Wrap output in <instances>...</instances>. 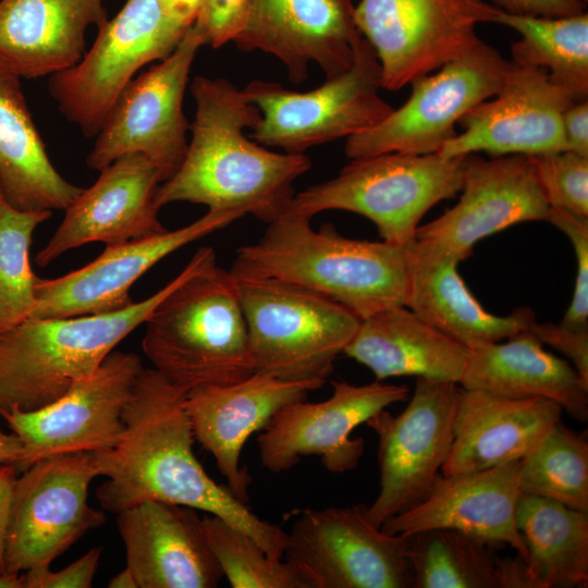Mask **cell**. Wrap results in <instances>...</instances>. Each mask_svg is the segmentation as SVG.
I'll return each mask as SVG.
<instances>
[{
	"label": "cell",
	"mask_w": 588,
	"mask_h": 588,
	"mask_svg": "<svg viewBox=\"0 0 588 588\" xmlns=\"http://www.w3.org/2000/svg\"><path fill=\"white\" fill-rule=\"evenodd\" d=\"M185 396L154 368L140 371L123 412L120 441L94 453L99 476L107 478L96 490L99 504L115 514L144 501L185 505L221 517L268 556L283 559L286 531L218 485L194 455Z\"/></svg>",
	"instance_id": "cell-1"
},
{
	"label": "cell",
	"mask_w": 588,
	"mask_h": 588,
	"mask_svg": "<svg viewBox=\"0 0 588 588\" xmlns=\"http://www.w3.org/2000/svg\"><path fill=\"white\" fill-rule=\"evenodd\" d=\"M191 91L195 117L185 157L162 182L155 203L188 201L208 210L252 215L269 224L282 217L294 196V182L309 171L304 154L277 152L246 136L260 120L259 109L225 78L196 76Z\"/></svg>",
	"instance_id": "cell-2"
},
{
	"label": "cell",
	"mask_w": 588,
	"mask_h": 588,
	"mask_svg": "<svg viewBox=\"0 0 588 588\" xmlns=\"http://www.w3.org/2000/svg\"><path fill=\"white\" fill-rule=\"evenodd\" d=\"M230 272L296 284L363 320L405 306L408 255L406 247L384 241L345 237L331 223L316 231L310 219L285 213L257 242L238 248Z\"/></svg>",
	"instance_id": "cell-3"
},
{
	"label": "cell",
	"mask_w": 588,
	"mask_h": 588,
	"mask_svg": "<svg viewBox=\"0 0 588 588\" xmlns=\"http://www.w3.org/2000/svg\"><path fill=\"white\" fill-rule=\"evenodd\" d=\"M142 348L186 392L241 381L255 372L244 314L230 271L212 247L197 249L184 278L145 321Z\"/></svg>",
	"instance_id": "cell-4"
},
{
	"label": "cell",
	"mask_w": 588,
	"mask_h": 588,
	"mask_svg": "<svg viewBox=\"0 0 588 588\" xmlns=\"http://www.w3.org/2000/svg\"><path fill=\"white\" fill-rule=\"evenodd\" d=\"M185 274L186 266L162 289L121 310L29 318L0 333V416L48 405L94 373Z\"/></svg>",
	"instance_id": "cell-5"
},
{
	"label": "cell",
	"mask_w": 588,
	"mask_h": 588,
	"mask_svg": "<svg viewBox=\"0 0 588 588\" xmlns=\"http://www.w3.org/2000/svg\"><path fill=\"white\" fill-rule=\"evenodd\" d=\"M466 157L385 152L353 159L336 176L294 194L285 213L311 220L326 210L354 212L373 222L382 241L408 247L427 211L461 192Z\"/></svg>",
	"instance_id": "cell-6"
},
{
	"label": "cell",
	"mask_w": 588,
	"mask_h": 588,
	"mask_svg": "<svg viewBox=\"0 0 588 588\" xmlns=\"http://www.w3.org/2000/svg\"><path fill=\"white\" fill-rule=\"evenodd\" d=\"M231 275L255 371L287 381L326 383L362 320L331 298L296 284Z\"/></svg>",
	"instance_id": "cell-7"
},
{
	"label": "cell",
	"mask_w": 588,
	"mask_h": 588,
	"mask_svg": "<svg viewBox=\"0 0 588 588\" xmlns=\"http://www.w3.org/2000/svg\"><path fill=\"white\" fill-rule=\"evenodd\" d=\"M189 27L167 0H126L82 60L50 76L60 112L85 137H95L137 72L170 56Z\"/></svg>",
	"instance_id": "cell-8"
},
{
	"label": "cell",
	"mask_w": 588,
	"mask_h": 588,
	"mask_svg": "<svg viewBox=\"0 0 588 588\" xmlns=\"http://www.w3.org/2000/svg\"><path fill=\"white\" fill-rule=\"evenodd\" d=\"M381 88L378 58L360 36L352 65L315 89L301 93L259 79L242 91L260 111L252 138L266 147L304 154L380 123L393 110L379 95Z\"/></svg>",
	"instance_id": "cell-9"
},
{
	"label": "cell",
	"mask_w": 588,
	"mask_h": 588,
	"mask_svg": "<svg viewBox=\"0 0 588 588\" xmlns=\"http://www.w3.org/2000/svg\"><path fill=\"white\" fill-rule=\"evenodd\" d=\"M510 61L481 39L466 53L411 83L407 101L373 127L346 138L351 160L385 152H439L455 125L504 83Z\"/></svg>",
	"instance_id": "cell-10"
},
{
	"label": "cell",
	"mask_w": 588,
	"mask_h": 588,
	"mask_svg": "<svg viewBox=\"0 0 588 588\" xmlns=\"http://www.w3.org/2000/svg\"><path fill=\"white\" fill-rule=\"evenodd\" d=\"M408 536L367 516V505L304 509L286 532L283 560L307 588H412Z\"/></svg>",
	"instance_id": "cell-11"
},
{
	"label": "cell",
	"mask_w": 588,
	"mask_h": 588,
	"mask_svg": "<svg viewBox=\"0 0 588 588\" xmlns=\"http://www.w3.org/2000/svg\"><path fill=\"white\" fill-rule=\"evenodd\" d=\"M495 11L486 0H360L354 21L378 58L382 88L396 91L470 50Z\"/></svg>",
	"instance_id": "cell-12"
},
{
	"label": "cell",
	"mask_w": 588,
	"mask_h": 588,
	"mask_svg": "<svg viewBox=\"0 0 588 588\" xmlns=\"http://www.w3.org/2000/svg\"><path fill=\"white\" fill-rule=\"evenodd\" d=\"M16 477L7 534V573L50 567L88 530L106 522L88 504V488L98 474L94 453L45 457Z\"/></svg>",
	"instance_id": "cell-13"
},
{
	"label": "cell",
	"mask_w": 588,
	"mask_h": 588,
	"mask_svg": "<svg viewBox=\"0 0 588 588\" xmlns=\"http://www.w3.org/2000/svg\"><path fill=\"white\" fill-rule=\"evenodd\" d=\"M204 45L191 26L170 56L126 85L95 136L86 159L90 169L100 171L121 156L140 154L158 168L162 182L177 171L188 146L184 94Z\"/></svg>",
	"instance_id": "cell-14"
},
{
	"label": "cell",
	"mask_w": 588,
	"mask_h": 588,
	"mask_svg": "<svg viewBox=\"0 0 588 588\" xmlns=\"http://www.w3.org/2000/svg\"><path fill=\"white\" fill-rule=\"evenodd\" d=\"M458 389L417 377L401 414L383 409L367 420L378 437L379 492L367 506L376 526L421 501L440 475L453 441Z\"/></svg>",
	"instance_id": "cell-15"
},
{
	"label": "cell",
	"mask_w": 588,
	"mask_h": 588,
	"mask_svg": "<svg viewBox=\"0 0 588 588\" xmlns=\"http://www.w3.org/2000/svg\"><path fill=\"white\" fill-rule=\"evenodd\" d=\"M324 401L301 400L280 408L257 437L261 464L271 473L287 471L304 456H318L324 468L343 474L357 467L363 438H351L362 424L392 404L408 399V388L373 381L355 385L332 381Z\"/></svg>",
	"instance_id": "cell-16"
},
{
	"label": "cell",
	"mask_w": 588,
	"mask_h": 588,
	"mask_svg": "<svg viewBox=\"0 0 588 588\" xmlns=\"http://www.w3.org/2000/svg\"><path fill=\"white\" fill-rule=\"evenodd\" d=\"M143 369L138 355L111 352L94 373L52 403L2 414L25 449L21 470L48 456L114 446L124 430L125 405Z\"/></svg>",
	"instance_id": "cell-17"
},
{
	"label": "cell",
	"mask_w": 588,
	"mask_h": 588,
	"mask_svg": "<svg viewBox=\"0 0 588 588\" xmlns=\"http://www.w3.org/2000/svg\"><path fill=\"white\" fill-rule=\"evenodd\" d=\"M575 101L546 70L510 61L499 91L462 117L463 132L438 154L443 158L478 151L531 157L566 150L562 115Z\"/></svg>",
	"instance_id": "cell-18"
},
{
	"label": "cell",
	"mask_w": 588,
	"mask_h": 588,
	"mask_svg": "<svg viewBox=\"0 0 588 588\" xmlns=\"http://www.w3.org/2000/svg\"><path fill=\"white\" fill-rule=\"evenodd\" d=\"M462 195L437 219L419 225L416 241L460 262L481 238L517 223L547 221L550 209L530 157H466Z\"/></svg>",
	"instance_id": "cell-19"
},
{
	"label": "cell",
	"mask_w": 588,
	"mask_h": 588,
	"mask_svg": "<svg viewBox=\"0 0 588 588\" xmlns=\"http://www.w3.org/2000/svg\"><path fill=\"white\" fill-rule=\"evenodd\" d=\"M238 212L208 210L180 229L106 245L93 261L64 275L36 282L32 318L74 317L121 310L134 302L131 287L163 258L242 218Z\"/></svg>",
	"instance_id": "cell-20"
},
{
	"label": "cell",
	"mask_w": 588,
	"mask_h": 588,
	"mask_svg": "<svg viewBox=\"0 0 588 588\" xmlns=\"http://www.w3.org/2000/svg\"><path fill=\"white\" fill-rule=\"evenodd\" d=\"M161 183L160 171L144 155L119 157L64 210L60 225L36 254V264L44 268L88 243L111 245L164 232L155 203Z\"/></svg>",
	"instance_id": "cell-21"
},
{
	"label": "cell",
	"mask_w": 588,
	"mask_h": 588,
	"mask_svg": "<svg viewBox=\"0 0 588 588\" xmlns=\"http://www.w3.org/2000/svg\"><path fill=\"white\" fill-rule=\"evenodd\" d=\"M352 0H252L246 24L234 42L259 50L284 65L291 82L307 78L309 63L331 78L353 63L362 36Z\"/></svg>",
	"instance_id": "cell-22"
},
{
	"label": "cell",
	"mask_w": 588,
	"mask_h": 588,
	"mask_svg": "<svg viewBox=\"0 0 588 588\" xmlns=\"http://www.w3.org/2000/svg\"><path fill=\"white\" fill-rule=\"evenodd\" d=\"M324 383L287 381L255 371L235 383L207 385L186 392L184 406L195 440L215 458L228 488L248 504L252 477L241 465V455L248 438L261 431L283 406L306 400L309 392Z\"/></svg>",
	"instance_id": "cell-23"
},
{
	"label": "cell",
	"mask_w": 588,
	"mask_h": 588,
	"mask_svg": "<svg viewBox=\"0 0 588 588\" xmlns=\"http://www.w3.org/2000/svg\"><path fill=\"white\" fill-rule=\"evenodd\" d=\"M519 461L488 469L437 477L427 495L385 520L393 535L429 529H452L495 546L507 544L526 563L527 549L516 526L520 495Z\"/></svg>",
	"instance_id": "cell-24"
},
{
	"label": "cell",
	"mask_w": 588,
	"mask_h": 588,
	"mask_svg": "<svg viewBox=\"0 0 588 588\" xmlns=\"http://www.w3.org/2000/svg\"><path fill=\"white\" fill-rule=\"evenodd\" d=\"M197 510L144 501L119 512L126 566L138 588H215L223 577Z\"/></svg>",
	"instance_id": "cell-25"
},
{
	"label": "cell",
	"mask_w": 588,
	"mask_h": 588,
	"mask_svg": "<svg viewBox=\"0 0 588 588\" xmlns=\"http://www.w3.org/2000/svg\"><path fill=\"white\" fill-rule=\"evenodd\" d=\"M562 407L548 399H512L458 389L453 441L441 474L488 469L520 461L561 420Z\"/></svg>",
	"instance_id": "cell-26"
},
{
	"label": "cell",
	"mask_w": 588,
	"mask_h": 588,
	"mask_svg": "<svg viewBox=\"0 0 588 588\" xmlns=\"http://www.w3.org/2000/svg\"><path fill=\"white\" fill-rule=\"evenodd\" d=\"M108 21L103 0H0V61L21 78L51 76L86 53Z\"/></svg>",
	"instance_id": "cell-27"
},
{
	"label": "cell",
	"mask_w": 588,
	"mask_h": 588,
	"mask_svg": "<svg viewBox=\"0 0 588 588\" xmlns=\"http://www.w3.org/2000/svg\"><path fill=\"white\" fill-rule=\"evenodd\" d=\"M407 249L408 283L405 306L424 321L468 348L500 342L530 329L536 321L529 308L507 316L486 310L458 273L451 255L415 241Z\"/></svg>",
	"instance_id": "cell-28"
},
{
	"label": "cell",
	"mask_w": 588,
	"mask_h": 588,
	"mask_svg": "<svg viewBox=\"0 0 588 588\" xmlns=\"http://www.w3.org/2000/svg\"><path fill=\"white\" fill-rule=\"evenodd\" d=\"M512 399L543 397L558 403L572 418L588 419V381L574 366L543 348L530 329L506 342L469 347L461 383Z\"/></svg>",
	"instance_id": "cell-29"
},
{
	"label": "cell",
	"mask_w": 588,
	"mask_h": 588,
	"mask_svg": "<svg viewBox=\"0 0 588 588\" xmlns=\"http://www.w3.org/2000/svg\"><path fill=\"white\" fill-rule=\"evenodd\" d=\"M343 353L378 381L415 376L461 383L469 348L396 305L363 319Z\"/></svg>",
	"instance_id": "cell-30"
},
{
	"label": "cell",
	"mask_w": 588,
	"mask_h": 588,
	"mask_svg": "<svg viewBox=\"0 0 588 588\" xmlns=\"http://www.w3.org/2000/svg\"><path fill=\"white\" fill-rule=\"evenodd\" d=\"M51 163L23 94L21 77L0 61V192L23 211L65 210L79 195Z\"/></svg>",
	"instance_id": "cell-31"
},
{
	"label": "cell",
	"mask_w": 588,
	"mask_h": 588,
	"mask_svg": "<svg viewBox=\"0 0 588 588\" xmlns=\"http://www.w3.org/2000/svg\"><path fill=\"white\" fill-rule=\"evenodd\" d=\"M495 547L444 528L408 535L412 588H534L524 560L502 558Z\"/></svg>",
	"instance_id": "cell-32"
},
{
	"label": "cell",
	"mask_w": 588,
	"mask_h": 588,
	"mask_svg": "<svg viewBox=\"0 0 588 588\" xmlns=\"http://www.w3.org/2000/svg\"><path fill=\"white\" fill-rule=\"evenodd\" d=\"M516 526L527 549L534 588L588 586V512L520 493Z\"/></svg>",
	"instance_id": "cell-33"
},
{
	"label": "cell",
	"mask_w": 588,
	"mask_h": 588,
	"mask_svg": "<svg viewBox=\"0 0 588 588\" xmlns=\"http://www.w3.org/2000/svg\"><path fill=\"white\" fill-rule=\"evenodd\" d=\"M493 23L516 30L512 62L546 70L576 101L588 96V14L562 17L511 14L497 8Z\"/></svg>",
	"instance_id": "cell-34"
},
{
	"label": "cell",
	"mask_w": 588,
	"mask_h": 588,
	"mask_svg": "<svg viewBox=\"0 0 588 588\" xmlns=\"http://www.w3.org/2000/svg\"><path fill=\"white\" fill-rule=\"evenodd\" d=\"M522 493L588 512V442L558 421L518 464Z\"/></svg>",
	"instance_id": "cell-35"
},
{
	"label": "cell",
	"mask_w": 588,
	"mask_h": 588,
	"mask_svg": "<svg viewBox=\"0 0 588 588\" xmlns=\"http://www.w3.org/2000/svg\"><path fill=\"white\" fill-rule=\"evenodd\" d=\"M52 211H23L0 198V333L32 318L37 307L29 250L37 226Z\"/></svg>",
	"instance_id": "cell-36"
},
{
	"label": "cell",
	"mask_w": 588,
	"mask_h": 588,
	"mask_svg": "<svg viewBox=\"0 0 588 588\" xmlns=\"http://www.w3.org/2000/svg\"><path fill=\"white\" fill-rule=\"evenodd\" d=\"M203 526L211 552L232 588H307L287 562L272 559L245 532L206 514Z\"/></svg>",
	"instance_id": "cell-37"
},
{
	"label": "cell",
	"mask_w": 588,
	"mask_h": 588,
	"mask_svg": "<svg viewBox=\"0 0 588 588\" xmlns=\"http://www.w3.org/2000/svg\"><path fill=\"white\" fill-rule=\"evenodd\" d=\"M530 159L550 206L588 218V157L562 150Z\"/></svg>",
	"instance_id": "cell-38"
},
{
	"label": "cell",
	"mask_w": 588,
	"mask_h": 588,
	"mask_svg": "<svg viewBox=\"0 0 588 588\" xmlns=\"http://www.w3.org/2000/svg\"><path fill=\"white\" fill-rule=\"evenodd\" d=\"M547 221L568 237L576 257L573 297L559 324L572 330H588V218L550 206Z\"/></svg>",
	"instance_id": "cell-39"
},
{
	"label": "cell",
	"mask_w": 588,
	"mask_h": 588,
	"mask_svg": "<svg viewBox=\"0 0 588 588\" xmlns=\"http://www.w3.org/2000/svg\"><path fill=\"white\" fill-rule=\"evenodd\" d=\"M252 0H201L192 27L201 36L205 45L218 49L243 30Z\"/></svg>",
	"instance_id": "cell-40"
},
{
	"label": "cell",
	"mask_w": 588,
	"mask_h": 588,
	"mask_svg": "<svg viewBox=\"0 0 588 588\" xmlns=\"http://www.w3.org/2000/svg\"><path fill=\"white\" fill-rule=\"evenodd\" d=\"M101 548L89 549L79 559L53 572L50 567L30 568L23 573L24 588H89L98 567Z\"/></svg>",
	"instance_id": "cell-41"
},
{
	"label": "cell",
	"mask_w": 588,
	"mask_h": 588,
	"mask_svg": "<svg viewBox=\"0 0 588 588\" xmlns=\"http://www.w3.org/2000/svg\"><path fill=\"white\" fill-rule=\"evenodd\" d=\"M530 330L542 342L565 355L588 381V330H572L560 324L538 323L535 321Z\"/></svg>",
	"instance_id": "cell-42"
},
{
	"label": "cell",
	"mask_w": 588,
	"mask_h": 588,
	"mask_svg": "<svg viewBox=\"0 0 588 588\" xmlns=\"http://www.w3.org/2000/svg\"><path fill=\"white\" fill-rule=\"evenodd\" d=\"M494 7L511 14L562 17L585 12L579 0H489Z\"/></svg>",
	"instance_id": "cell-43"
},
{
	"label": "cell",
	"mask_w": 588,
	"mask_h": 588,
	"mask_svg": "<svg viewBox=\"0 0 588 588\" xmlns=\"http://www.w3.org/2000/svg\"><path fill=\"white\" fill-rule=\"evenodd\" d=\"M566 150L588 157V101L572 103L562 115Z\"/></svg>",
	"instance_id": "cell-44"
},
{
	"label": "cell",
	"mask_w": 588,
	"mask_h": 588,
	"mask_svg": "<svg viewBox=\"0 0 588 588\" xmlns=\"http://www.w3.org/2000/svg\"><path fill=\"white\" fill-rule=\"evenodd\" d=\"M15 480L16 468L14 466H0V573L5 572V542L10 519L12 493Z\"/></svg>",
	"instance_id": "cell-45"
},
{
	"label": "cell",
	"mask_w": 588,
	"mask_h": 588,
	"mask_svg": "<svg viewBox=\"0 0 588 588\" xmlns=\"http://www.w3.org/2000/svg\"><path fill=\"white\" fill-rule=\"evenodd\" d=\"M25 461V449L20 438L4 433L0 428V466L12 465L21 470Z\"/></svg>",
	"instance_id": "cell-46"
},
{
	"label": "cell",
	"mask_w": 588,
	"mask_h": 588,
	"mask_svg": "<svg viewBox=\"0 0 588 588\" xmlns=\"http://www.w3.org/2000/svg\"><path fill=\"white\" fill-rule=\"evenodd\" d=\"M175 15L192 26L199 11L201 0H167Z\"/></svg>",
	"instance_id": "cell-47"
},
{
	"label": "cell",
	"mask_w": 588,
	"mask_h": 588,
	"mask_svg": "<svg viewBox=\"0 0 588 588\" xmlns=\"http://www.w3.org/2000/svg\"><path fill=\"white\" fill-rule=\"evenodd\" d=\"M109 588H138L132 571L126 566L108 583Z\"/></svg>",
	"instance_id": "cell-48"
},
{
	"label": "cell",
	"mask_w": 588,
	"mask_h": 588,
	"mask_svg": "<svg viewBox=\"0 0 588 588\" xmlns=\"http://www.w3.org/2000/svg\"><path fill=\"white\" fill-rule=\"evenodd\" d=\"M0 588H24L22 573H0Z\"/></svg>",
	"instance_id": "cell-49"
},
{
	"label": "cell",
	"mask_w": 588,
	"mask_h": 588,
	"mask_svg": "<svg viewBox=\"0 0 588 588\" xmlns=\"http://www.w3.org/2000/svg\"><path fill=\"white\" fill-rule=\"evenodd\" d=\"M579 1L586 4L588 0H579Z\"/></svg>",
	"instance_id": "cell-50"
},
{
	"label": "cell",
	"mask_w": 588,
	"mask_h": 588,
	"mask_svg": "<svg viewBox=\"0 0 588 588\" xmlns=\"http://www.w3.org/2000/svg\"><path fill=\"white\" fill-rule=\"evenodd\" d=\"M0 198H1V192H0Z\"/></svg>",
	"instance_id": "cell-51"
}]
</instances>
